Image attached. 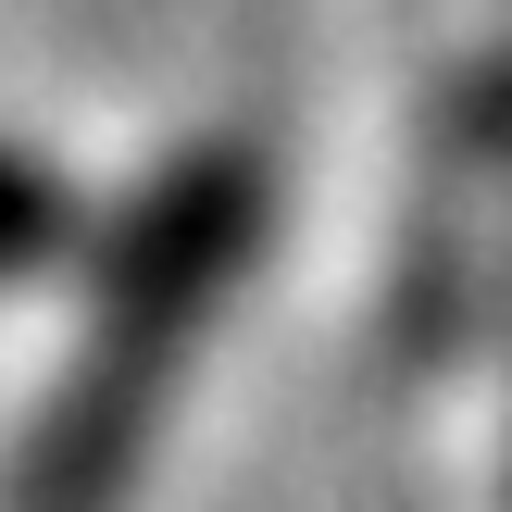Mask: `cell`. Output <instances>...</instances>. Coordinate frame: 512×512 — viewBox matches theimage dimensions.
Returning a JSON list of instances; mask_svg holds the SVG:
<instances>
[{
  "instance_id": "obj_1",
  "label": "cell",
  "mask_w": 512,
  "mask_h": 512,
  "mask_svg": "<svg viewBox=\"0 0 512 512\" xmlns=\"http://www.w3.org/2000/svg\"><path fill=\"white\" fill-rule=\"evenodd\" d=\"M263 250V163L238 138H200L125 200V225L100 238V288H88V338H75L63 388H50L38 438H25L13 512H125L150 463L175 375H188L200 325L225 313L238 263Z\"/></svg>"
},
{
  "instance_id": "obj_2",
  "label": "cell",
  "mask_w": 512,
  "mask_h": 512,
  "mask_svg": "<svg viewBox=\"0 0 512 512\" xmlns=\"http://www.w3.org/2000/svg\"><path fill=\"white\" fill-rule=\"evenodd\" d=\"M63 263H75V200H63V175H50L38 150L0 138V288H38V275H63Z\"/></svg>"
},
{
  "instance_id": "obj_3",
  "label": "cell",
  "mask_w": 512,
  "mask_h": 512,
  "mask_svg": "<svg viewBox=\"0 0 512 512\" xmlns=\"http://www.w3.org/2000/svg\"><path fill=\"white\" fill-rule=\"evenodd\" d=\"M500 138H512V50H500Z\"/></svg>"
}]
</instances>
